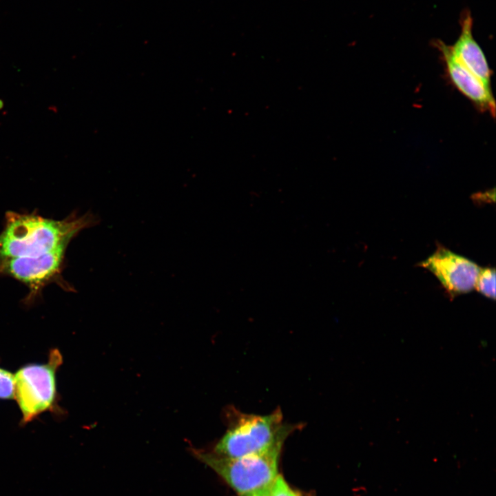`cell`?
<instances>
[{
  "instance_id": "obj_7",
  "label": "cell",
  "mask_w": 496,
  "mask_h": 496,
  "mask_svg": "<svg viewBox=\"0 0 496 496\" xmlns=\"http://www.w3.org/2000/svg\"><path fill=\"white\" fill-rule=\"evenodd\" d=\"M445 63L452 83L481 110L495 115V103L491 87L460 64L453 55L450 45L439 41L436 43Z\"/></svg>"
},
{
  "instance_id": "obj_5",
  "label": "cell",
  "mask_w": 496,
  "mask_h": 496,
  "mask_svg": "<svg viewBox=\"0 0 496 496\" xmlns=\"http://www.w3.org/2000/svg\"><path fill=\"white\" fill-rule=\"evenodd\" d=\"M67 247L34 257H0V276L25 284L30 289L29 298H33L43 287L60 278Z\"/></svg>"
},
{
  "instance_id": "obj_2",
  "label": "cell",
  "mask_w": 496,
  "mask_h": 496,
  "mask_svg": "<svg viewBox=\"0 0 496 496\" xmlns=\"http://www.w3.org/2000/svg\"><path fill=\"white\" fill-rule=\"evenodd\" d=\"M227 415L228 428L212 452L229 458L260 454L282 446L300 425L285 423L280 409L268 415H258L231 408Z\"/></svg>"
},
{
  "instance_id": "obj_9",
  "label": "cell",
  "mask_w": 496,
  "mask_h": 496,
  "mask_svg": "<svg viewBox=\"0 0 496 496\" xmlns=\"http://www.w3.org/2000/svg\"><path fill=\"white\" fill-rule=\"evenodd\" d=\"M475 287L484 296L495 299V270L493 268L480 269Z\"/></svg>"
},
{
  "instance_id": "obj_13",
  "label": "cell",
  "mask_w": 496,
  "mask_h": 496,
  "mask_svg": "<svg viewBox=\"0 0 496 496\" xmlns=\"http://www.w3.org/2000/svg\"><path fill=\"white\" fill-rule=\"evenodd\" d=\"M3 106H4V102L1 99H0V110H1L3 108Z\"/></svg>"
},
{
  "instance_id": "obj_4",
  "label": "cell",
  "mask_w": 496,
  "mask_h": 496,
  "mask_svg": "<svg viewBox=\"0 0 496 496\" xmlns=\"http://www.w3.org/2000/svg\"><path fill=\"white\" fill-rule=\"evenodd\" d=\"M62 362L61 352L52 349L46 363L27 364L14 375V398L21 410L23 424L54 408L56 397V373Z\"/></svg>"
},
{
  "instance_id": "obj_10",
  "label": "cell",
  "mask_w": 496,
  "mask_h": 496,
  "mask_svg": "<svg viewBox=\"0 0 496 496\" xmlns=\"http://www.w3.org/2000/svg\"><path fill=\"white\" fill-rule=\"evenodd\" d=\"M14 376L10 371L0 368V398L13 399Z\"/></svg>"
},
{
  "instance_id": "obj_11",
  "label": "cell",
  "mask_w": 496,
  "mask_h": 496,
  "mask_svg": "<svg viewBox=\"0 0 496 496\" xmlns=\"http://www.w3.org/2000/svg\"><path fill=\"white\" fill-rule=\"evenodd\" d=\"M270 496L300 495L287 484L280 475H278L270 486Z\"/></svg>"
},
{
  "instance_id": "obj_3",
  "label": "cell",
  "mask_w": 496,
  "mask_h": 496,
  "mask_svg": "<svg viewBox=\"0 0 496 496\" xmlns=\"http://www.w3.org/2000/svg\"><path fill=\"white\" fill-rule=\"evenodd\" d=\"M282 446L263 453L229 458L191 448L192 455L221 477L239 495L269 487L278 474Z\"/></svg>"
},
{
  "instance_id": "obj_8",
  "label": "cell",
  "mask_w": 496,
  "mask_h": 496,
  "mask_svg": "<svg viewBox=\"0 0 496 496\" xmlns=\"http://www.w3.org/2000/svg\"><path fill=\"white\" fill-rule=\"evenodd\" d=\"M472 27V17L466 12L462 17L460 34L450 48L460 64L490 86L491 71L483 51L473 37Z\"/></svg>"
},
{
  "instance_id": "obj_6",
  "label": "cell",
  "mask_w": 496,
  "mask_h": 496,
  "mask_svg": "<svg viewBox=\"0 0 496 496\" xmlns=\"http://www.w3.org/2000/svg\"><path fill=\"white\" fill-rule=\"evenodd\" d=\"M420 266L431 271L452 296L471 291L481 269L468 258L442 247Z\"/></svg>"
},
{
  "instance_id": "obj_12",
  "label": "cell",
  "mask_w": 496,
  "mask_h": 496,
  "mask_svg": "<svg viewBox=\"0 0 496 496\" xmlns=\"http://www.w3.org/2000/svg\"><path fill=\"white\" fill-rule=\"evenodd\" d=\"M270 486L240 496H270Z\"/></svg>"
},
{
  "instance_id": "obj_1",
  "label": "cell",
  "mask_w": 496,
  "mask_h": 496,
  "mask_svg": "<svg viewBox=\"0 0 496 496\" xmlns=\"http://www.w3.org/2000/svg\"><path fill=\"white\" fill-rule=\"evenodd\" d=\"M93 221V216L89 214L72 215L56 220L33 213L8 211L0 234V257H34L68 247L71 240Z\"/></svg>"
}]
</instances>
